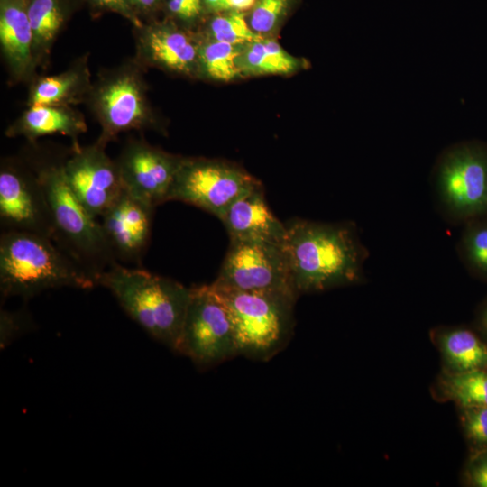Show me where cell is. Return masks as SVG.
<instances>
[{"instance_id":"3957f363","label":"cell","mask_w":487,"mask_h":487,"mask_svg":"<svg viewBox=\"0 0 487 487\" xmlns=\"http://www.w3.org/2000/svg\"><path fill=\"white\" fill-rule=\"evenodd\" d=\"M96 280L51 239L23 231L0 235L2 299H29L52 289H91Z\"/></svg>"},{"instance_id":"1f68e13d","label":"cell","mask_w":487,"mask_h":487,"mask_svg":"<svg viewBox=\"0 0 487 487\" xmlns=\"http://www.w3.org/2000/svg\"><path fill=\"white\" fill-rule=\"evenodd\" d=\"M203 5L213 13L231 11L230 0H203Z\"/></svg>"},{"instance_id":"484cf974","label":"cell","mask_w":487,"mask_h":487,"mask_svg":"<svg viewBox=\"0 0 487 487\" xmlns=\"http://www.w3.org/2000/svg\"><path fill=\"white\" fill-rule=\"evenodd\" d=\"M209 31L215 41L234 45H246L263 39L262 34L252 30L239 11H230L215 17L209 24Z\"/></svg>"},{"instance_id":"5b68a950","label":"cell","mask_w":487,"mask_h":487,"mask_svg":"<svg viewBox=\"0 0 487 487\" xmlns=\"http://www.w3.org/2000/svg\"><path fill=\"white\" fill-rule=\"evenodd\" d=\"M211 286L230 313L240 355L268 361L288 345L295 326L294 307L298 294L242 291L212 283Z\"/></svg>"},{"instance_id":"603a6c76","label":"cell","mask_w":487,"mask_h":487,"mask_svg":"<svg viewBox=\"0 0 487 487\" xmlns=\"http://www.w3.org/2000/svg\"><path fill=\"white\" fill-rule=\"evenodd\" d=\"M27 14L32 31V49L36 64L47 57L64 23L59 0H32Z\"/></svg>"},{"instance_id":"5bb4252c","label":"cell","mask_w":487,"mask_h":487,"mask_svg":"<svg viewBox=\"0 0 487 487\" xmlns=\"http://www.w3.org/2000/svg\"><path fill=\"white\" fill-rule=\"evenodd\" d=\"M154 209L124 190L100 216L103 234L117 263H141L150 243Z\"/></svg>"},{"instance_id":"7402d4cb","label":"cell","mask_w":487,"mask_h":487,"mask_svg":"<svg viewBox=\"0 0 487 487\" xmlns=\"http://www.w3.org/2000/svg\"><path fill=\"white\" fill-rule=\"evenodd\" d=\"M299 66V60L273 40L262 39L244 45L239 58L242 73L248 75L289 74Z\"/></svg>"},{"instance_id":"7c38bea8","label":"cell","mask_w":487,"mask_h":487,"mask_svg":"<svg viewBox=\"0 0 487 487\" xmlns=\"http://www.w3.org/2000/svg\"><path fill=\"white\" fill-rule=\"evenodd\" d=\"M64 173L73 192L94 217H100L124 191L115 160L97 141L73 147L64 161Z\"/></svg>"},{"instance_id":"ffe728a7","label":"cell","mask_w":487,"mask_h":487,"mask_svg":"<svg viewBox=\"0 0 487 487\" xmlns=\"http://www.w3.org/2000/svg\"><path fill=\"white\" fill-rule=\"evenodd\" d=\"M87 59L81 58L66 70L39 78L31 87L30 106H69L86 99L91 88Z\"/></svg>"},{"instance_id":"8fae6325","label":"cell","mask_w":487,"mask_h":487,"mask_svg":"<svg viewBox=\"0 0 487 487\" xmlns=\"http://www.w3.org/2000/svg\"><path fill=\"white\" fill-rule=\"evenodd\" d=\"M2 231H23L53 241L54 227L44 190L26 161L5 158L0 166Z\"/></svg>"},{"instance_id":"8992f818","label":"cell","mask_w":487,"mask_h":487,"mask_svg":"<svg viewBox=\"0 0 487 487\" xmlns=\"http://www.w3.org/2000/svg\"><path fill=\"white\" fill-rule=\"evenodd\" d=\"M434 186L442 211L455 223L487 215V144L465 141L446 149L434 169Z\"/></svg>"},{"instance_id":"52a82bcc","label":"cell","mask_w":487,"mask_h":487,"mask_svg":"<svg viewBox=\"0 0 487 487\" xmlns=\"http://www.w3.org/2000/svg\"><path fill=\"white\" fill-rule=\"evenodd\" d=\"M141 69L137 60L127 61L92 83L86 99L101 126L99 143L106 146L121 133L153 126Z\"/></svg>"},{"instance_id":"d4e9b609","label":"cell","mask_w":487,"mask_h":487,"mask_svg":"<svg viewBox=\"0 0 487 487\" xmlns=\"http://www.w3.org/2000/svg\"><path fill=\"white\" fill-rule=\"evenodd\" d=\"M458 253L470 271L487 279V215L464 224Z\"/></svg>"},{"instance_id":"6da1fadb","label":"cell","mask_w":487,"mask_h":487,"mask_svg":"<svg viewBox=\"0 0 487 487\" xmlns=\"http://www.w3.org/2000/svg\"><path fill=\"white\" fill-rule=\"evenodd\" d=\"M284 250L299 295L362 283L368 250L353 222L287 223Z\"/></svg>"},{"instance_id":"d590c367","label":"cell","mask_w":487,"mask_h":487,"mask_svg":"<svg viewBox=\"0 0 487 487\" xmlns=\"http://www.w3.org/2000/svg\"><path fill=\"white\" fill-rule=\"evenodd\" d=\"M138 5L144 6V7H150L152 5H154L158 0H134Z\"/></svg>"},{"instance_id":"d6986e66","label":"cell","mask_w":487,"mask_h":487,"mask_svg":"<svg viewBox=\"0 0 487 487\" xmlns=\"http://www.w3.org/2000/svg\"><path fill=\"white\" fill-rule=\"evenodd\" d=\"M431 340L440 353L444 371L487 369V345L471 330L438 326L431 331Z\"/></svg>"},{"instance_id":"e0dca14e","label":"cell","mask_w":487,"mask_h":487,"mask_svg":"<svg viewBox=\"0 0 487 487\" xmlns=\"http://www.w3.org/2000/svg\"><path fill=\"white\" fill-rule=\"evenodd\" d=\"M32 41L25 0H1L0 46L10 74L16 80L30 78L37 66Z\"/></svg>"},{"instance_id":"9a60e30c","label":"cell","mask_w":487,"mask_h":487,"mask_svg":"<svg viewBox=\"0 0 487 487\" xmlns=\"http://www.w3.org/2000/svg\"><path fill=\"white\" fill-rule=\"evenodd\" d=\"M219 219L230 239L284 245L286 225L270 209L262 184L233 202Z\"/></svg>"},{"instance_id":"277c9868","label":"cell","mask_w":487,"mask_h":487,"mask_svg":"<svg viewBox=\"0 0 487 487\" xmlns=\"http://www.w3.org/2000/svg\"><path fill=\"white\" fill-rule=\"evenodd\" d=\"M65 159L26 160L44 190L54 227L53 242L96 282L116 263L106 242L100 222L92 216L70 188L64 173Z\"/></svg>"},{"instance_id":"f1b7e54d","label":"cell","mask_w":487,"mask_h":487,"mask_svg":"<svg viewBox=\"0 0 487 487\" xmlns=\"http://www.w3.org/2000/svg\"><path fill=\"white\" fill-rule=\"evenodd\" d=\"M32 327V320L25 310L0 312V346L5 349L17 337Z\"/></svg>"},{"instance_id":"9c48e42d","label":"cell","mask_w":487,"mask_h":487,"mask_svg":"<svg viewBox=\"0 0 487 487\" xmlns=\"http://www.w3.org/2000/svg\"><path fill=\"white\" fill-rule=\"evenodd\" d=\"M259 185L257 179L235 165L183 158L167 201L188 203L220 218L233 202Z\"/></svg>"},{"instance_id":"30bf717a","label":"cell","mask_w":487,"mask_h":487,"mask_svg":"<svg viewBox=\"0 0 487 487\" xmlns=\"http://www.w3.org/2000/svg\"><path fill=\"white\" fill-rule=\"evenodd\" d=\"M212 284L242 291H285L299 295L284 247L264 241L230 239Z\"/></svg>"},{"instance_id":"4fadbf2b","label":"cell","mask_w":487,"mask_h":487,"mask_svg":"<svg viewBox=\"0 0 487 487\" xmlns=\"http://www.w3.org/2000/svg\"><path fill=\"white\" fill-rule=\"evenodd\" d=\"M182 159L142 139H132L125 142L115 162L124 190L156 207L167 201Z\"/></svg>"},{"instance_id":"836d02e7","label":"cell","mask_w":487,"mask_h":487,"mask_svg":"<svg viewBox=\"0 0 487 487\" xmlns=\"http://www.w3.org/2000/svg\"><path fill=\"white\" fill-rule=\"evenodd\" d=\"M256 0H230L231 11H245L253 7Z\"/></svg>"},{"instance_id":"cb8c5ba5","label":"cell","mask_w":487,"mask_h":487,"mask_svg":"<svg viewBox=\"0 0 487 487\" xmlns=\"http://www.w3.org/2000/svg\"><path fill=\"white\" fill-rule=\"evenodd\" d=\"M244 45L210 41L199 45L198 66L209 78L229 81L242 74L239 58Z\"/></svg>"},{"instance_id":"ba28073f","label":"cell","mask_w":487,"mask_h":487,"mask_svg":"<svg viewBox=\"0 0 487 487\" xmlns=\"http://www.w3.org/2000/svg\"><path fill=\"white\" fill-rule=\"evenodd\" d=\"M178 354L200 370L239 355L230 313L211 284L191 287Z\"/></svg>"},{"instance_id":"4316f807","label":"cell","mask_w":487,"mask_h":487,"mask_svg":"<svg viewBox=\"0 0 487 487\" xmlns=\"http://www.w3.org/2000/svg\"><path fill=\"white\" fill-rule=\"evenodd\" d=\"M289 0H258L253 8L250 26L259 34L271 32L283 16Z\"/></svg>"},{"instance_id":"f546056e","label":"cell","mask_w":487,"mask_h":487,"mask_svg":"<svg viewBox=\"0 0 487 487\" xmlns=\"http://www.w3.org/2000/svg\"><path fill=\"white\" fill-rule=\"evenodd\" d=\"M467 482L477 487H487V449L476 455L466 470Z\"/></svg>"},{"instance_id":"83f0119b","label":"cell","mask_w":487,"mask_h":487,"mask_svg":"<svg viewBox=\"0 0 487 487\" xmlns=\"http://www.w3.org/2000/svg\"><path fill=\"white\" fill-rule=\"evenodd\" d=\"M460 411L467 438L475 446H487V406L460 407Z\"/></svg>"},{"instance_id":"d6a6232c","label":"cell","mask_w":487,"mask_h":487,"mask_svg":"<svg viewBox=\"0 0 487 487\" xmlns=\"http://www.w3.org/2000/svg\"><path fill=\"white\" fill-rule=\"evenodd\" d=\"M97 4L104 6L110 7L112 9L118 10L119 12L127 13L128 4L126 0H94Z\"/></svg>"},{"instance_id":"2e32d148","label":"cell","mask_w":487,"mask_h":487,"mask_svg":"<svg viewBox=\"0 0 487 487\" xmlns=\"http://www.w3.org/2000/svg\"><path fill=\"white\" fill-rule=\"evenodd\" d=\"M198 50L187 32L169 25L144 29L137 38V60L188 74L198 66Z\"/></svg>"},{"instance_id":"ac0fdd59","label":"cell","mask_w":487,"mask_h":487,"mask_svg":"<svg viewBox=\"0 0 487 487\" xmlns=\"http://www.w3.org/2000/svg\"><path fill=\"white\" fill-rule=\"evenodd\" d=\"M87 131L84 116L69 106H30L5 131L8 137H24L31 143L45 135L61 134L78 147V136Z\"/></svg>"},{"instance_id":"44dd1931","label":"cell","mask_w":487,"mask_h":487,"mask_svg":"<svg viewBox=\"0 0 487 487\" xmlns=\"http://www.w3.org/2000/svg\"><path fill=\"white\" fill-rule=\"evenodd\" d=\"M433 393L438 400H451L459 407L487 406V369L460 372L443 370Z\"/></svg>"},{"instance_id":"7a4b0ae2","label":"cell","mask_w":487,"mask_h":487,"mask_svg":"<svg viewBox=\"0 0 487 487\" xmlns=\"http://www.w3.org/2000/svg\"><path fill=\"white\" fill-rule=\"evenodd\" d=\"M124 311L153 339L177 353L191 289L141 268L115 263L97 278Z\"/></svg>"},{"instance_id":"4dcf8cb0","label":"cell","mask_w":487,"mask_h":487,"mask_svg":"<svg viewBox=\"0 0 487 487\" xmlns=\"http://www.w3.org/2000/svg\"><path fill=\"white\" fill-rule=\"evenodd\" d=\"M203 0H170L168 6L177 16L189 20L198 16L202 10Z\"/></svg>"},{"instance_id":"e575fe53","label":"cell","mask_w":487,"mask_h":487,"mask_svg":"<svg viewBox=\"0 0 487 487\" xmlns=\"http://www.w3.org/2000/svg\"><path fill=\"white\" fill-rule=\"evenodd\" d=\"M481 325L487 331V304L481 313Z\"/></svg>"}]
</instances>
